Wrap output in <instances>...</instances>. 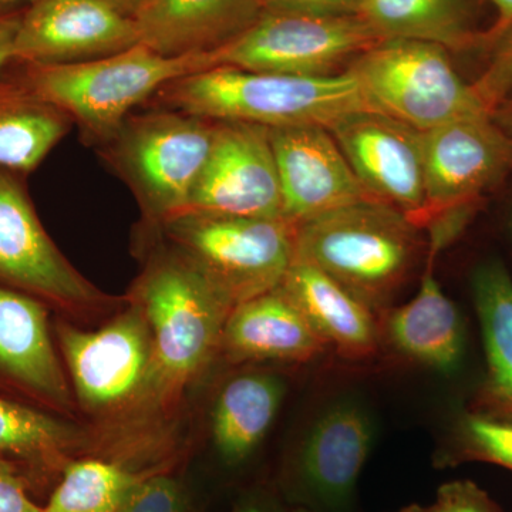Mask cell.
Returning <instances> with one entry per match:
<instances>
[{"label": "cell", "instance_id": "obj_37", "mask_svg": "<svg viewBox=\"0 0 512 512\" xmlns=\"http://www.w3.org/2000/svg\"><path fill=\"white\" fill-rule=\"evenodd\" d=\"M100 2L106 3L110 8L116 9L117 12L131 18L147 0H100Z\"/></svg>", "mask_w": 512, "mask_h": 512}, {"label": "cell", "instance_id": "obj_17", "mask_svg": "<svg viewBox=\"0 0 512 512\" xmlns=\"http://www.w3.org/2000/svg\"><path fill=\"white\" fill-rule=\"evenodd\" d=\"M262 0H147L134 13L138 39L160 55L214 53L261 18Z\"/></svg>", "mask_w": 512, "mask_h": 512}, {"label": "cell", "instance_id": "obj_27", "mask_svg": "<svg viewBox=\"0 0 512 512\" xmlns=\"http://www.w3.org/2000/svg\"><path fill=\"white\" fill-rule=\"evenodd\" d=\"M79 431L23 404L0 399V453L55 457L79 444Z\"/></svg>", "mask_w": 512, "mask_h": 512}, {"label": "cell", "instance_id": "obj_40", "mask_svg": "<svg viewBox=\"0 0 512 512\" xmlns=\"http://www.w3.org/2000/svg\"><path fill=\"white\" fill-rule=\"evenodd\" d=\"M505 124H500L501 127H507L508 133L512 134V113L508 114L507 119L503 121Z\"/></svg>", "mask_w": 512, "mask_h": 512}, {"label": "cell", "instance_id": "obj_29", "mask_svg": "<svg viewBox=\"0 0 512 512\" xmlns=\"http://www.w3.org/2000/svg\"><path fill=\"white\" fill-rule=\"evenodd\" d=\"M485 52L490 55V63L473 86L494 114V110L512 96V25L485 47Z\"/></svg>", "mask_w": 512, "mask_h": 512}, {"label": "cell", "instance_id": "obj_33", "mask_svg": "<svg viewBox=\"0 0 512 512\" xmlns=\"http://www.w3.org/2000/svg\"><path fill=\"white\" fill-rule=\"evenodd\" d=\"M0 512H42L26 493L13 468L0 457Z\"/></svg>", "mask_w": 512, "mask_h": 512}, {"label": "cell", "instance_id": "obj_1", "mask_svg": "<svg viewBox=\"0 0 512 512\" xmlns=\"http://www.w3.org/2000/svg\"><path fill=\"white\" fill-rule=\"evenodd\" d=\"M144 107L268 128L320 126L328 130L348 114L370 109L349 72L302 77L231 66L211 67L165 84Z\"/></svg>", "mask_w": 512, "mask_h": 512}, {"label": "cell", "instance_id": "obj_25", "mask_svg": "<svg viewBox=\"0 0 512 512\" xmlns=\"http://www.w3.org/2000/svg\"><path fill=\"white\" fill-rule=\"evenodd\" d=\"M474 301L487 356L485 400L495 417L512 420V278L500 262L478 266Z\"/></svg>", "mask_w": 512, "mask_h": 512}, {"label": "cell", "instance_id": "obj_2", "mask_svg": "<svg viewBox=\"0 0 512 512\" xmlns=\"http://www.w3.org/2000/svg\"><path fill=\"white\" fill-rule=\"evenodd\" d=\"M217 67L215 53L170 57L138 45L89 62L39 64L12 60L19 82L72 119L84 137L103 147L137 107L188 74Z\"/></svg>", "mask_w": 512, "mask_h": 512}, {"label": "cell", "instance_id": "obj_18", "mask_svg": "<svg viewBox=\"0 0 512 512\" xmlns=\"http://www.w3.org/2000/svg\"><path fill=\"white\" fill-rule=\"evenodd\" d=\"M326 343L281 285L235 305L222 332L221 350L234 362H309Z\"/></svg>", "mask_w": 512, "mask_h": 512}, {"label": "cell", "instance_id": "obj_32", "mask_svg": "<svg viewBox=\"0 0 512 512\" xmlns=\"http://www.w3.org/2000/svg\"><path fill=\"white\" fill-rule=\"evenodd\" d=\"M268 12L308 16H359L365 0H262Z\"/></svg>", "mask_w": 512, "mask_h": 512}, {"label": "cell", "instance_id": "obj_10", "mask_svg": "<svg viewBox=\"0 0 512 512\" xmlns=\"http://www.w3.org/2000/svg\"><path fill=\"white\" fill-rule=\"evenodd\" d=\"M329 131L372 197L392 205L417 227H426L421 131L370 109L348 114Z\"/></svg>", "mask_w": 512, "mask_h": 512}, {"label": "cell", "instance_id": "obj_20", "mask_svg": "<svg viewBox=\"0 0 512 512\" xmlns=\"http://www.w3.org/2000/svg\"><path fill=\"white\" fill-rule=\"evenodd\" d=\"M281 288L301 309L326 346H333L348 359L375 355L382 340L376 313L335 279L295 259Z\"/></svg>", "mask_w": 512, "mask_h": 512}, {"label": "cell", "instance_id": "obj_12", "mask_svg": "<svg viewBox=\"0 0 512 512\" xmlns=\"http://www.w3.org/2000/svg\"><path fill=\"white\" fill-rule=\"evenodd\" d=\"M185 212L284 218L281 184L268 127L215 121L210 156Z\"/></svg>", "mask_w": 512, "mask_h": 512}, {"label": "cell", "instance_id": "obj_5", "mask_svg": "<svg viewBox=\"0 0 512 512\" xmlns=\"http://www.w3.org/2000/svg\"><path fill=\"white\" fill-rule=\"evenodd\" d=\"M215 121L180 111L133 113L104 157L126 181L148 220L158 227L190 207L214 140Z\"/></svg>", "mask_w": 512, "mask_h": 512}, {"label": "cell", "instance_id": "obj_24", "mask_svg": "<svg viewBox=\"0 0 512 512\" xmlns=\"http://www.w3.org/2000/svg\"><path fill=\"white\" fill-rule=\"evenodd\" d=\"M73 121L8 70L0 72V168L29 175L66 137Z\"/></svg>", "mask_w": 512, "mask_h": 512}, {"label": "cell", "instance_id": "obj_19", "mask_svg": "<svg viewBox=\"0 0 512 512\" xmlns=\"http://www.w3.org/2000/svg\"><path fill=\"white\" fill-rule=\"evenodd\" d=\"M0 372L57 407L72 406L69 382L39 299L0 285Z\"/></svg>", "mask_w": 512, "mask_h": 512}, {"label": "cell", "instance_id": "obj_9", "mask_svg": "<svg viewBox=\"0 0 512 512\" xmlns=\"http://www.w3.org/2000/svg\"><path fill=\"white\" fill-rule=\"evenodd\" d=\"M26 177L0 168V285L63 308L106 299L59 251L37 217Z\"/></svg>", "mask_w": 512, "mask_h": 512}, {"label": "cell", "instance_id": "obj_16", "mask_svg": "<svg viewBox=\"0 0 512 512\" xmlns=\"http://www.w3.org/2000/svg\"><path fill=\"white\" fill-rule=\"evenodd\" d=\"M284 218L298 225L325 212L375 198L357 180L328 128H269Z\"/></svg>", "mask_w": 512, "mask_h": 512}, {"label": "cell", "instance_id": "obj_6", "mask_svg": "<svg viewBox=\"0 0 512 512\" xmlns=\"http://www.w3.org/2000/svg\"><path fill=\"white\" fill-rule=\"evenodd\" d=\"M446 47L416 39H384L357 56L355 77L370 109L424 131L464 117L493 114L464 82Z\"/></svg>", "mask_w": 512, "mask_h": 512}, {"label": "cell", "instance_id": "obj_8", "mask_svg": "<svg viewBox=\"0 0 512 512\" xmlns=\"http://www.w3.org/2000/svg\"><path fill=\"white\" fill-rule=\"evenodd\" d=\"M382 40L360 16L328 18L264 10L244 35L214 53L217 66L325 77L339 74V67L348 69L357 56Z\"/></svg>", "mask_w": 512, "mask_h": 512}, {"label": "cell", "instance_id": "obj_31", "mask_svg": "<svg viewBox=\"0 0 512 512\" xmlns=\"http://www.w3.org/2000/svg\"><path fill=\"white\" fill-rule=\"evenodd\" d=\"M433 505L436 512H501L490 495L470 480L441 485Z\"/></svg>", "mask_w": 512, "mask_h": 512}, {"label": "cell", "instance_id": "obj_11", "mask_svg": "<svg viewBox=\"0 0 512 512\" xmlns=\"http://www.w3.org/2000/svg\"><path fill=\"white\" fill-rule=\"evenodd\" d=\"M57 333L74 392L87 409H116L151 387L153 340L134 303L103 328L60 325Z\"/></svg>", "mask_w": 512, "mask_h": 512}, {"label": "cell", "instance_id": "obj_21", "mask_svg": "<svg viewBox=\"0 0 512 512\" xmlns=\"http://www.w3.org/2000/svg\"><path fill=\"white\" fill-rule=\"evenodd\" d=\"M429 268L412 301L384 311L382 339L400 355L441 373L456 370L464 350L460 313Z\"/></svg>", "mask_w": 512, "mask_h": 512}, {"label": "cell", "instance_id": "obj_23", "mask_svg": "<svg viewBox=\"0 0 512 512\" xmlns=\"http://www.w3.org/2000/svg\"><path fill=\"white\" fill-rule=\"evenodd\" d=\"M285 386L272 373L247 372L222 387L212 409L211 433L218 456L229 467L244 464L271 429Z\"/></svg>", "mask_w": 512, "mask_h": 512}, {"label": "cell", "instance_id": "obj_26", "mask_svg": "<svg viewBox=\"0 0 512 512\" xmlns=\"http://www.w3.org/2000/svg\"><path fill=\"white\" fill-rule=\"evenodd\" d=\"M147 476L119 461H73L64 467L62 481L42 512H120Z\"/></svg>", "mask_w": 512, "mask_h": 512}, {"label": "cell", "instance_id": "obj_36", "mask_svg": "<svg viewBox=\"0 0 512 512\" xmlns=\"http://www.w3.org/2000/svg\"><path fill=\"white\" fill-rule=\"evenodd\" d=\"M231 512H285L278 501L264 490H255L239 498Z\"/></svg>", "mask_w": 512, "mask_h": 512}, {"label": "cell", "instance_id": "obj_34", "mask_svg": "<svg viewBox=\"0 0 512 512\" xmlns=\"http://www.w3.org/2000/svg\"><path fill=\"white\" fill-rule=\"evenodd\" d=\"M25 9L0 10V72L13 60V46Z\"/></svg>", "mask_w": 512, "mask_h": 512}, {"label": "cell", "instance_id": "obj_38", "mask_svg": "<svg viewBox=\"0 0 512 512\" xmlns=\"http://www.w3.org/2000/svg\"><path fill=\"white\" fill-rule=\"evenodd\" d=\"M37 0H0V10H20L29 8Z\"/></svg>", "mask_w": 512, "mask_h": 512}, {"label": "cell", "instance_id": "obj_13", "mask_svg": "<svg viewBox=\"0 0 512 512\" xmlns=\"http://www.w3.org/2000/svg\"><path fill=\"white\" fill-rule=\"evenodd\" d=\"M373 440V421L359 404L336 403L320 414L286 474L295 507L352 512Z\"/></svg>", "mask_w": 512, "mask_h": 512}, {"label": "cell", "instance_id": "obj_30", "mask_svg": "<svg viewBox=\"0 0 512 512\" xmlns=\"http://www.w3.org/2000/svg\"><path fill=\"white\" fill-rule=\"evenodd\" d=\"M120 512H191V510L183 485L165 474H150L140 481Z\"/></svg>", "mask_w": 512, "mask_h": 512}, {"label": "cell", "instance_id": "obj_22", "mask_svg": "<svg viewBox=\"0 0 512 512\" xmlns=\"http://www.w3.org/2000/svg\"><path fill=\"white\" fill-rule=\"evenodd\" d=\"M484 0H365L360 18L382 39H416L448 52L480 49Z\"/></svg>", "mask_w": 512, "mask_h": 512}, {"label": "cell", "instance_id": "obj_15", "mask_svg": "<svg viewBox=\"0 0 512 512\" xmlns=\"http://www.w3.org/2000/svg\"><path fill=\"white\" fill-rule=\"evenodd\" d=\"M140 43L136 23L100 0H37L23 12L13 60L89 62Z\"/></svg>", "mask_w": 512, "mask_h": 512}, {"label": "cell", "instance_id": "obj_35", "mask_svg": "<svg viewBox=\"0 0 512 512\" xmlns=\"http://www.w3.org/2000/svg\"><path fill=\"white\" fill-rule=\"evenodd\" d=\"M485 5L491 6L495 12L493 25L485 29L481 36L480 49L491 45L495 39H498L505 30L512 25V0H484Z\"/></svg>", "mask_w": 512, "mask_h": 512}, {"label": "cell", "instance_id": "obj_28", "mask_svg": "<svg viewBox=\"0 0 512 512\" xmlns=\"http://www.w3.org/2000/svg\"><path fill=\"white\" fill-rule=\"evenodd\" d=\"M484 461L512 471V420L487 414H467L460 423L456 444L437 458L439 466Z\"/></svg>", "mask_w": 512, "mask_h": 512}, {"label": "cell", "instance_id": "obj_3", "mask_svg": "<svg viewBox=\"0 0 512 512\" xmlns=\"http://www.w3.org/2000/svg\"><path fill=\"white\" fill-rule=\"evenodd\" d=\"M419 229L392 205L366 198L296 225L295 259L384 312L419 262Z\"/></svg>", "mask_w": 512, "mask_h": 512}, {"label": "cell", "instance_id": "obj_39", "mask_svg": "<svg viewBox=\"0 0 512 512\" xmlns=\"http://www.w3.org/2000/svg\"><path fill=\"white\" fill-rule=\"evenodd\" d=\"M396 512H436V508H434L433 504L427 505V507H424V505L412 504L407 505V507H404L402 510Z\"/></svg>", "mask_w": 512, "mask_h": 512}, {"label": "cell", "instance_id": "obj_4", "mask_svg": "<svg viewBox=\"0 0 512 512\" xmlns=\"http://www.w3.org/2000/svg\"><path fill=\"white\" fill-rule=\"evenodd\" d=\"M153 340L151 387L164 396L180 392L221 350L234 303L181 252H161L134 286Z\"/></svg>", "mask_w": 512, "mask_h": 512}, {"label": "cell", "instance_id": "obj_14", "mask_svg": "<svg viewBox=\"0 0 512 512\" xmlns=\"http://www.w3.org/2000/svg\"><path fill=\"white\" fill-rule=\"evenodd\" d=\"M494 114L464 117L423 133L427 225L471 207L512 170V134Z\"/></svg>", "mask_w": 512, "mask_h": 512}, {"label": "cell", "instance_id": "obj_41", "mask_svg": "<svg viewBox=\"0 0 512 512\" xmlns=\"http://www.w3.org/2000/svg\"><path fill=\"white\" fill-rule=\"evenodd\" d=\"M288 512H312L309 510H306V508L303 507H293L291 511Z\"/></svg>", "mask_w": 512, "mask_h": 512}, {"label": "cell", "instance_id": "obj_7", "mask_svg": "<svg viewBox=\"0 0 512 512\" xmlns=\"http://www.w3.org/2000/svg\"><path fill=\"white\" fill-rule=\"evenodd\" d=\"M161 227L234 306L278 288L295 261L296 225L285 218L184 212Z\"/></svg>", "mask_w": 512, "mask_h": 512}]
</instances>
